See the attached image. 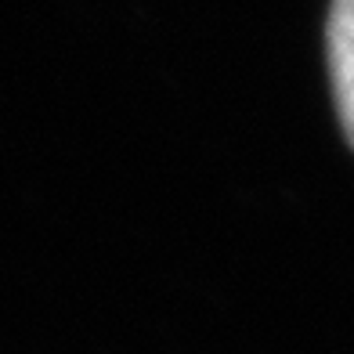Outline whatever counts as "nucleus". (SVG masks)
Returning <instances> with one entry per match:
<instances>
[{"label": "nucleus", "instance_id": "f257e3e1", "mask_svg": "<svg viewBox=\"0 0 354 354\" xmlns=\"http://www.w3.org/2000/svg\"><path fill=\"white\" fill-rule=\"evenodd\" d=\"M326 47H329L336 112H340L347 145L354 149V0H333L329 26H326Z\"/></svg>", "mask_w": 354, "mask_h": 354}]
</instances>
